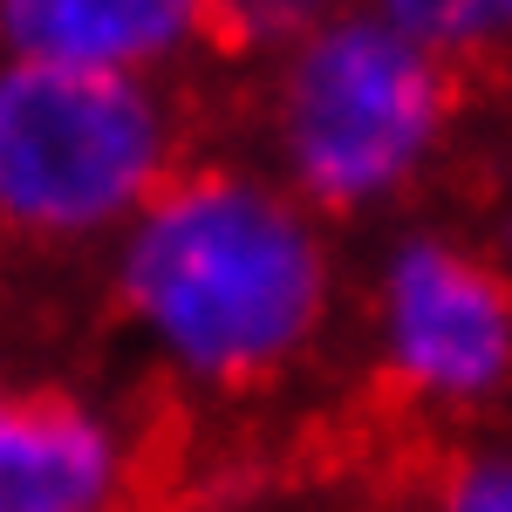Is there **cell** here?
I'll return each mask as SVG.
<instances>
[{"label": "cell", "mask_w": 512, "mask_h": 512, "mask_svg": "<svg viewBox=\"0 0 512 512\" xmlns=\"http://www.w3.org/2000/svg\"><path fill=\"white\" fill-rule=\"evenodd\" d=\"M321 212L280 178L171 171L117 233V301L158 362L212 390L267 383L315 349L335 267Z\"/></svg>", "instance_id": "obj_1"}, {"label": "cell", "mask_w": 512, "mask_h": 512, "mask_svg": "<svg viewBox=\"0 0 512 512\" xmlns=\"http://www.w3.org/2000/svg\"><path fill=\"white\" fill-rule=\"evenodd\" d=\"M280 185L328 219L383 212L431 171L451 130V62L369 7H335L274 55Z\"/></svg>", "instance_id": "obj_2"}, {"label": "cell", "mask_w": 512, "mask_h": 512, "mask_svg": "<svg viewBox=\"0 0 512 512\" xmlns=\"http://www.w3.org/2000/svg\"><path fill=\"white\" fill-rule=\"evenodd\" d=\"M178 171L158 76L0 55V226L41 246L123 233Z\"/></svg>", "instance_id": "obj_3"}, {"label": "cell", "mask_w": 512, "mask_h": 512, "mask_svg": "<svg viewBox=\"0 0 512 512\" xmlns=\"http://www.w3.org/2000/svg\"><path fill=\"white\" fill-rule=\"evenodd\" d=\"M376 349L417 403H492L512 383V274L444 233H403L376 267Z\"/></svg>", "instance_id": "obj_4"}, {"label": "cell", "mask_w": 512, "mask_h": 512, "mask_svg": "<svg viewBox=\"0 0 512 512\" xmlns=\"http://www.w3.org/2000/svg\"><path fill=\"white\" fill-rule=\"evenodd\" d=\"M130 437L82 396L0 390V512H123Z\"/></svg>", "instance_id": "obj_5"}, {"label": "cell", "mask_w": 512, "mask_h": 512, "mask_svg": "<svg viewBox=\"0 0 512 512\" xmlns=\"http://www.w3.org/2000/svg\"><path fill=\"white\" fill-rule=\"evenodd\" d=\"M212 41L205 0H0V55L164 76Z\"/></svg>", "instance_id": "obj_6"}, {"label": "cell", "mask_w": 512, "mask_h": 512, "mask_svg": "<svg viewBox=\"0 0 512 512\" xmlns=\"http://www.w3.org/2000/svg\"><path fill=\"white\" fill-rule=\"evenodd\" d=\"M369 14H383L396 35L424 41L444 62H465L478 48L506 41V0H362Z\"/></svg>", "instance_id": "obj_7"}, {"label": "cell", "mask_w": 512, "mask_h": 512, "mask_svg": "<svg viewBox=\"0 0 512 512\" xmlns=\"http://www.w3.org/2000/svg\"><path fill=\"white\" fill-rule=\"evenodd\" d=\"M342 0H205L212 41L246 48V55H280L287 41H301L315 21H328Z\"/></svg>", "instance_id": "obj_8"}, {"label": "cell", "mask_w": 512, "mask_h": 512, "mask_svg": "<svg viewBox=\"0 0 512 512\" xmlns=\"http://www.w3.org/2000/svg\"><path fill=\"white\" fill-rule=\"evenodd\" d=\"M437 512H512V451H485L465 458L458 472L444 478Z\"/></svg>", "instance_id": "obj_9"}, {"label": "cell", "mask_w": 512, "mask_h": 512, "mask_svg": "<svg viewBox=\"0 0 512 512\" xmlns=\"http://www.w3.org/2000/svg\"><path fill=\"white\" fill-rule=\"evenodd\" d=\"M492 260H499V267L512 274V205L499 212V233H492Z\"/></svg>", "instance_id": "obj_10"}, {"label": "cell", "mask_w": 512, "mask_h": 512, "mask_svg": "<svg viewBox=\"0 0 512 512\" xmlns=\"http://www.w3.org/2000/svg\"><path fill=\"white\" fill-rule=\"evenodd\" d=\"M506 35H512V0H506Z\"/></svg>", "instance_id": "obj_11"}]
</instances>
